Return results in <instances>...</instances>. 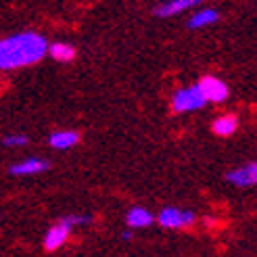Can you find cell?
<instances>
[{"label":"cell","instance_id":"6da1fadb","mask_svg":"<svg viewBox=\"0 0 257 257\" xmlns=\"http://www.w3.org/2000/svg\"><path fill=\"white\" fill-rule=\"evenodd\" d=\"M48 42L42 34L23 32L0 42V69H19L30 67L42 61L48 53Z\"/></svg>","mask_w":257,"mask_h":257},{"label":"cell","instance_id":"7a4b0ae2","mask_svg":"<svg viewBox=\"0 0 257 257\" xmlns=\"http://www.w3.org/2000/svg\"><path fill=\"white\" fill-rule=\"evenodd\" d=\"M207 94H205V90L201 84H195L190 88H182L174 92L172 96V111L176 113H188V111H197L201 109L205 102H207Z\"/></svg>","mask_w":257,"mask_h":257},{"label":"cell","instance_id":"3957f363","mask_svg":"<svg viewBox=\"0 0 257 257\" xmlns=\"http://www.w3.org/2000/svg\"><path fill=\"white\" fill-rule=\"evenodd\" d=\"M71 222L67 220H61V222H57L53 228L46 232V236H44V249L46 251H57V249H61L63 245H65V240L69 238V234H71Z\"/></svg>","mask_w":257,"mask_h":257},{"label":"cell","instance_id":"277c9868","mask_svg":"<svg viewBox=\"0 0 257 257\" xmlns=\"http://www.w3.org/2000/svg\"><path fill=\"white\" fill-rule=\"evenodd\" d=\"M157 220L163 228H184V226H190L192 222H195V213L192 211H180L176 207H165L159 213Z\"/></svg>","mask_w":257,"mask_h":257},{"label":"cell","instance_id":"5b68a950","mask_svg":"<svg viewBox=\"0 0 257 257\" xmlns=\"http://www.w3.org/2000/svg\"><path fill=\"white\" fill-rule=\"evenodd\" d=\"M226 180L234 186H255L257 184V163H249L238 170L228 172Z\"/></svg>","mask_w":257,"mask_h":257},{"label":"cell","instance_id":"8992f818","mask_svg":"<svg viewBox=\"0 0 257 257\" xmlns=\"http://www.w3.org/2000/svg\"><path fill=\"white\" fill-rule=\"evenodd\" d=\"M205 90V94H207V98L211 102H224L228 98V86L222 82V80H217L213 78V75H205V78L199 82Z\"/></svg>","mask_w":257,"mask_h":257},{"label":"cell","instance_id":"52a82bcc","mask_svg":"<svg viewBox=\"0 0 257 257\" xmlns=\"http://www.w3.org/2000/svg\"><path fill=\"white\" fill-rule=\"evenodd\" d=\"M199 3H203V0H168V3L153 9V13H155L157 17H172V15H178V13H182Z\"/></svg>","mask_w":257,"mask_h":257},{"label":"cell","instance_id":"ba28073f","mask_svg":"<svg viewBox=\"0 0 257 257\" xmlns=\"http://www.w3.org/2000/svg\"><path fill=\"white\" fill-rule=\"evenodd\" d=\"M50 168V163L46 159H36V157H30L21 163H15L11 165V174L13 176H30V174H38V172H44Z\"/></svg>","mask_w":257,"mask_h":257},{"label":"cell","instance_id":"9c48e42d","mask_svg":"<svg viewBox=\"0 0 257 257\" xmlns=\"http://www.w3.org/2000/svg\"><path fill=\"white\" fill-rule=\"evenodd\" d=\"M153 220H155V217H153L151 211H147L145 207H132L130 211H127V215H125V224L130 228H145Z\"/></svg>","mask_w":257,"mask_h":257},{"label":"cell","instance_id":"30bf717a","mask_svg":"<svg viewBox=\"0 0 257 257\" xmlns=\"http://www.w3.org/2000/svg\"><path fill=\"white\" fill-rule=\"evenodd\" d=\"M80 134L78 132H71V130H61V132H53L48 138V143L53 149H69L78 143Z\"/></svg>","mask_w":257,"mask_h":257},{"label":"cell","instance_id":"8fae6325","mask_svg":"<svg viewBox=\"0 0 257 257\" xmlns=\"http://www.w3.org/2000/svg\"><path fill=\"white\" fill-rule=\"evenodd\" d=\"M217 17H220V13H217L215 9H203V11L195 13V15L188 19V28H190V30L205 28V25H209V23H215Z\"/></svg>","mask_w":257,"mask_h":257},{"label":"cell","instance_id":"7c38bea8","mask_svg":"<svg viewBox=\"0 0 257 257\" xmlns=\"http://www.w3.org/2000/svg\"><path fill=\"white\" fill-rule=\"evenodd\" d=\"M236 127H238V121H236L234 115H224V117L213 121V132L217 136H230V134H234Z\"/></svg>","mask_w":257,"mask_h":257},{"label":"cell","instance_id":"4fadbf2b","mask_svg":"<svg viewBox=\"0 0 257 257\" xmlns=\"http://www.w3.org/2000/svg\"><path fill=\"white\" fill-rule=\"evenodd\" d=\"M50 57H53L55 61H61V63H67V61H73L75 57V48L65 44V42H55L53 46L48 48Z\"/></svg>","mask_w":257,"mask_h":257},{"label":"cell","instance_id":"5bb4252c","mask_svg":"<svg viewBox=\"0 0 257 257\" xmlns=\"http://www.w3.org/2000/svg\"><path fill=\"white\" fill-rule=\"evenodd\" d=\"M5 147H23L28 145V136H21V134H13V136H5Z\"/></svg>","mask_w":257,"mask_h":257}]
</instances>
